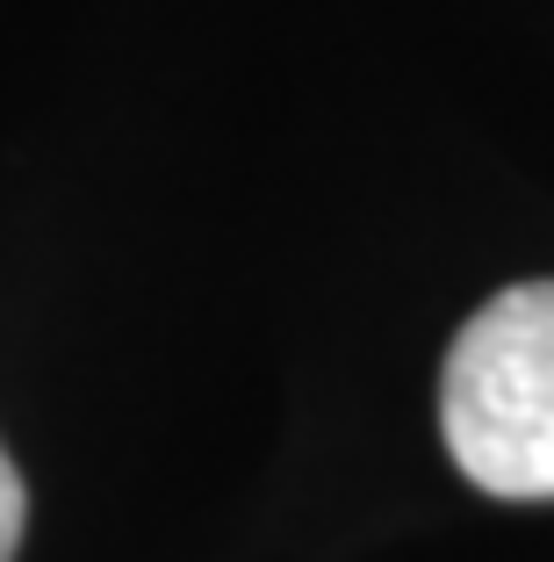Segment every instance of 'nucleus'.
Returning <instances> with one entry per match:
<instances>
[{"mask_svg":"<svg viewBox=\"0 0 554 562\" xmlns=\"http://www.w3.org/2000/svg\"><path fill=\"white\" fill-rule=\"evenodd\" d=\"M454 469L505 505H554V274L497 289L440 368Z\"/></svg>","mask_w":554,"mask_h":562,"instance_id":"nucleus-1","label":"nucleus"},{"mask_svg":"<svg viewBox=\"0 0 554 562\" xmlns=\"http://www.w3.org/2000/svg\"><path fill=\"white\" fill-rule=\"evenodd\" d=\"M22 519H30V497H22V476H15V462H8V447H0V562H15Z\"/></svg>","mask_w":554,"mask_h":562,"instance_id":"nucleus-2","label":"nucleus"}]
</instances>
